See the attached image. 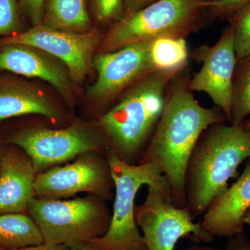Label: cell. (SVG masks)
I'll return each instance as SVG.
<instances>
[{"label":"cell","instance_id":"cell-1","mask_svg":"<svg viewBox=\"0 0 250 250\" xmlns=\"http://www.w3.org/2000/svg\"><path fill=\"white\" fill-rule=\"evenodd\" d=\"M190 77L188 64L170 80L164 111L140 161L159 168L178 207H186V170L197 141L210 126L228 122L218 106L206 108L199 103L189 88Z\"/></svg>","mask_w":250,"mask_h":250},{"label":"cell","instance_id":"cell-2","mask_svg":"<svg viewBox=\"0 0 250 250\" xmlns=\"http://www.w3.org/2000/svg\"><path fill=\"white\" fill-rule=\"evenodd\" d=\"M180 70L148 74L102 115L99 126L108 151L128 164H140L164 111L169 83Z\"/></svg>","mask_w":250,"mask_h":250},{"label":"cell","instance_id":"cell-3","mask_svg":"<svg viewBox=\"0 0 250 250\" xmlns=\"http://www.w3.org/2000/svg\"><path fill=\"white\" fill-rule=\"evenodd\" d=\"M250 156V130L226 123L208 128L188 161L186 207L193 218L203 215L228 189L229 181Z\"/></svg>","mask_w":250,"mask_h":250},{"label":"cell","instance_id":"cell-4","mask_svg":"<svg viewBox=\"0 0 250 250\" xmlns=\"http://www.w3.org/2000/svg\"><path fill=\"white\" fill-rule=\"evenodd\" d=\"M106 156L114 184L113 213L106 232L88 243L95 250H147L135 218L136 195L143 186H152L172 198L168 182L152 163L128 164L110 151Z\"/></svg>","mask_w":250,"mask_h":250},{"label":"cell","instance_id":"cell-5","mask_svg":"<svg viewBox=\"0 0 250 250\" xmlns=\"http://www.w3.org/2000/svg\"><path fill=\"white\" fill-rule=\"evenodd\" d=\"M208 2L202 0H157L127 14L104 36L100 52L163 37L183 38L202 27Z\"/></svg>","mask_w":250,"mask_h":250},{"label":"cell","instance_id":"cell-6","mask_svg":"<svg viewBox=\"0 0 250 250\" xmlns=\"http://www.w3.org/2000/svg\"><path fill=\"white\" fill-rule=\"evenodd\" d=\"M100 198L63 200L36 197L27 212L39 227L44 243L70 247L88 243L107 231L111 215Z\"/></svg>","mask_w":250,"mask_h":250},{"label":"cell","instance_id":"cell-7","mask_svg":"<svg viewBox=\"0 0 250 250\" xmlns=\"http://www.w3.org/2000/svg\"><path fill=\"white\" fill-rule=\"evenodd\" d=\"M6 141L26 153L37 172L88 153L108 152L100 128L94 130L84 124L61 129L25 128L14 131Z\"/></svg>","mask_w":250,"mask_h":250},{"label":"cell","instance_id":"cell-8","mask_svg":"<svg viewBox=\"0 0 250 250\" xmlns=\"http://www.w3.org/2000/svg\"><path fill=\"white\" fill-rule=\"evenodd\" d=\"M135 218L142 231L147 250H174L181 238L195 243H210L213 238L195 223L187 207H178L160 188L148 186L142 205L136 206Z\"/></svg>","mask_w":250,"mask_h":250},{"label":"cell","instance_id":"cell-9","mask_svg":"<svg viewBox=\"0 0 250 250\" xmlns=\"http://www.w3.org/2000/svg\"><path fill=\"white\" fill-rule=\"evenodd\" d=\"M103 39L96 28L85 33H75L40 24L17 36L0 39V46L21 44L41 49L62 62L72 82L81 83L93 68L94 54Z\"/></svg>","mask_w":250,"mask_h":250},{"label":"cell","instance_id":"cell-10","mask_svg":"<svg viewBox=\"0 0 250 250\" xmlns=\"http://www.w3.org/2000/svg\"><path fill=\"white\" fill-rule=\"evenodd\" d=\"M152 41L136 42L113 52L96 54L93 67L98 77L87 88L88 98L105 106L118 100L143 77L155 71L150 57Z\"/></svg>","mask_w":250,"mask_h":250},{"label":"cell","instance_id":"cell-11","mask_svg":"<svg viewBox=\"0 0 250 250\" xmlns=\"http://www.w3.org/2000/svg\"><path fill=\"white\" fill-rule=\"evenodd\" d=\"M36 197L58 199L80 192L95 194L104 200L110 199L114 189L106 159L98 152L79 156L76 161L37 174L34 181Z\"/></svg>","mask_w":250,"mask_h":250},{"label":"cell","instance_id":"cell-12","mask_svg":"<svg viewBox=\"0 0 250 250\" xmlns=\"http://www.w3.org/2000/svg\"><path fill=\"white\" fill-rule=\"evenodd\" d=\"M189 57L202 64L201 69L190 77L189 88L193 93H207L229 123L233 77L238 62L232 29L229 25L214 45L199 46Z\"/></svg>","mask_w":250,"mask_h":250},{"label":"cell","instance_id":"cell-13","mask_svg":"<svg viewBox=\"0 0 250 250\" xmlns=\"http://www.w3.org/2000/svg\"><path fill=\"white\" fill-rule=\"evenodd\" d=\"M0 71L46 81L67 100L73 103L71 78L65 65L53 56L31 46H0Z\"/></svg>","mask_w":250,"mask_h":250},{"label":"cell","instance_id":"cell-14","mask_svg":"<svg viewBox=\"0 0 250 250\" xmlns=\"http://www.w3.org/2000/svg\"><path fill=\"white\" fill-rule=\"evenodd\" d=\"M250 208V161L239 177L203 215L202 228L210 236L231 238L244 232L243 218Z\"/></svg>","mask_w":250,"mask_h":250},{"label":"cell","instance_id":"cell-15","mask_svg":"<svg viewBox=\"0 0 250 250\" xmlns=\"http://www.w3.org/2000/svg\"><path fill=\"white\" fill-rule=\"evenodd\" d=\"M37 174L32 161L19 147L4 150L0 168V214L25 213L36 197Z\"/></svg>","mask_w":250,"mask_h":250},{"label":"cell","instance_id":"cell-16","mask_svg":"<svg viewBox=\"0 0 250 250\" xmlns=\"http://www.w3.org/2000/svg\"><path fill=\"white\" fill-rule=\"evenodd\" d=\"M29 114L55 119L60 116V112L53 102L32 83L13 75H0V123Z\"/></svg>","mask_w":250,"mask_h":250},{"label":"cell","instance_id":"cell-17","mask_svg":"<svg viewBox=\"0 0 250 250\" xmlns=\"http://www.w3.org/2000/svg\"><path fill=\"white\" fill-rule=\"evenodd\" d=\"M41 24L75 33H85L93 29L85 0H45Z\"/></svg>","mask_w":250,"mask_h":250},{"label":"cell","instance_id":"cell-18","mask_svg":"<svg viewBox=\"0 0 250 250\" xmlns=\"http://www.w3.org/2000/svg\"><path fill=\"white\" fill-rule=\"evenodd\" d=\"M43 243L39 227L28 213L0 214V249H18Z\"/></svg>","mask_w":250,"mask_h":250},{"label":"cell","instance_id":"cell-19","mask_svg":"<svg viewBox=\"0 0 250 250\" xmlns=\"http://www.w3.org/2000/svg\"><path fill=\"white\" fill-rule=\"evenodd\" d=\"M150 57L156 70H180L188 65L189 52L183 38L163 37L152 41Z\"/></svg>","mask_w":250,"mask_h":250},{"label":"cell","instance_id":"cell-20","mask_svg":"<svg viewBox=\"0 0 250 250\" xmlns=\"http://www.w3.org/2000/svg\"><path fill=\"white\" fill-rule=\"evenodd\" d=\"M250 116V55L238 61L233 77L229 124L243 125Z\"/></svg>","mask_w":250,"mask_h":250},{"label":"cell","instance_id":"cell-21","mask_svg":"<svg viewBox=\"0 0 250 250\" xmlns=\"http://www.w3.org/2000/svg\"><path fill=\"white\" fill-rule=\"evenodd\" d=\"M234 40L237 60L250 55V1L228 18Z\"/></svg>","mask_w":250,"mask_h":250},{"label":"cell","instance_id":"cell-22","mask_svg":"<svg viewBox=\"0 0 250 250\" xmlns=\"http://www.w3.org/2000/svg\"><path fill=\"white\" fill-rule=\"evenodd\" d=\"M19 0H0V39L25 31Z\"/></svg>","mask_w":250,"mask_h":250},{"label":"cell","instance_id":"cell-23","mask_svg":"<svg viewBox=\"0 0 250 250\" xmlns=\"http://www.w3.org/2000/svg\"><path fill=\"white\" fill-rule=\"evenodd\" d=\"M95 19L104 24L119 22L125 16V0H92Z\"/></svg>","mask_w":250,"mask_h":250},{"label":"cell","instance_id":"cell-24","mask_svg":"<svg viewBox=\"0 0 250 250\" xmlns=\"http://www.w3.org/2000/svg\"><path fill=\"white\" fill-rule=\"evenodd\" d=\"M250 0H207L206 15L209 18H228L249 3Z\"/></svg>","mask_w":250,"mask_h":250},{"label":"cell","instance_id":"cell-25","mask_svg":"<svg viewBox=\"0 0 250 250\" xmlns=\"http://www.w3.org/2000/svg\"><path fill=\"white\" fill-rule=\"evenodd\" d=\"M23 15L27 16L33 26L42 23L45 0H19Z\"/></svg>","mask_w":250,"mask_h":250},{"label":"cell","instance_id":"cell-26","mask_svg":"<svg viewBox=\"0 0 250 250\" xmlns=\"http://www.w3.org/2000/svg\"><path fill=\"white\" fill-rule=\"evenodd\" d=\"M224 250H250V239L243 233L231 237Z\"/></svg>","mask_w":250,"mask_h":250},{"label":"cell","instance_id":"cell-27","mask_svg":"<svg viewBox=\"0 0 250 250\" xmlns=\"http://www.w3.org/2000/svg\"><path fill=\"white\" fill-rule=\"evenodd\" d=\"M156 1L157 0H125V16L139 11Z\"/></svg>","mask_w":250,"mask_h":250},{"label":"cell","instance_id":"cell-28","mask_svg":"<svg viewBox=\"0 0 250 250\" xmlns=\"http://www.w3.org/2000/svg\"><path fill=\"white\" fill-rule=\"evenodd\" d=\"M70 248L65 245H52L43 244L37 246L27 247V248H18V249L14 250H4L0 249V250H70Z\"/></svg>","mask_w":250,"mask_h":250},{"label":"cell","instance_id":"cell-29","mask_svg":"<svg viewBox=\"0 0 250 250\" xmlns=\"http://www.w3.org/2000/svg\"><path fill=\"white\" fill-rule=\"evenodd\" d=\"M184 250H218L215 249L214 248H210V247L202 246V245H198V243H194V244L190 245L187 247Z\"/></svg>","mask_w":250,"mask_h":250},{"label":"cell","instance_id":"cell-30","mask_svg":"<svg viewBox=\"0 0 250 250\" xmlns=\"http://www.w3.org/2000/svg\"><path fill=\"white\" fill-rule=\"evenodd\" d=\"M70 250H95L92 248L89 243L75 245V246H70Z\"/></svg>","mask_w":250,"mask_h":250},{"label":"cell","instance_id":"cell-31","mask_svg":"<svg viewBox=\"0 0 250 250\" xmlns=\"http://www.w3.org/2000/svg\"><path fill=\"white\" fill-rule=\"evenodd\" d=\"M243 222H244L245 225H248L250 226V208L245 214L244 218H243Z\"/></svg>","mask_w":250,"mask_h":250},{"label":"cell","instance_id":"cell-32","mask_svg":"<svg viewBox=\"0 0 250 250\" xmlns=\"http://www.w3.org/2000/svg\"><path fill=\"white\" fill-rule=\"evenodd\" d=\"M4 149L2 146L1 140L0 139V168H1V160H2L3 154H4Z\"/></svg>","mask_w":250,"mask_h":250},{"label":"cell","instance_id":"cell-33","mask_svg":"<svg viewBox=\"0 0 250 250\" xmlns=\"http://www.w3.org/2000/svg\"><path fill=\"white\" fill-rule=\"evenodd\" d=\"M243 125L244 126L245 128L250 130V118L247 119L246 121H245V123H243Z\"/></svg>","mask_w":250,"mask_h":250},{"label":"cell","instance_id":"cell-34","mask_svg":"<svg viewBox=\"0 0 250 250\" xmlns=\"http://www.w3.org/2000/svg\"><path fill=\"white\" fill-rule=\"evenodd\" d=\"M202 1H207V0H202Z\"/></svg>","mask_w":250,"mask_h":250},{"label":"cell","instance_id":"cell-35","mask_svg":"<svg viewBox=\"0 0 250 250\" xmlns=\"http://www.w3.org/2000/svg\"><path fill=\"white\" fill-rule=\"evenodd\" d=\"M248 160L250 161V156L249 157V159H248Z\"/></svg>","mask_w":250,"mask_h":250}]
</instances>
